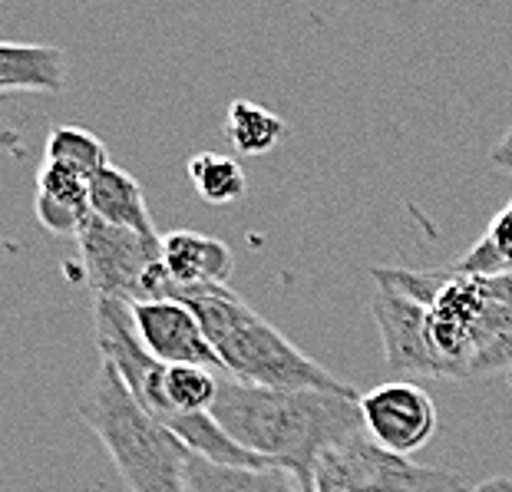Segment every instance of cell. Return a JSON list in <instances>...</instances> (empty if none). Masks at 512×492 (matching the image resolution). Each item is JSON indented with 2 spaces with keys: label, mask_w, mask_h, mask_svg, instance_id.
Here are the masks:
<instances>
[{
  "label": "cell",
  "mask_w": 512,
  "mask_h": 492,
  "mask_svg": "<svg viewBox=\"0 0 512 492\" xmlns=\"http://www.w3.org/2000/svg\"><path fill=\"white\" fill-rule=\"evenodd\" d=\"M453 268L460 271V275H476V278L512 271V202L506 209L496 212V218L486 228V235L479 238Z\"/></svg>",
  "instance_id": "obj_18"
},
{
  "label": "cell",
  "mask_w": 512,
  "mask_h": 492,
  "mask_svg": "<svg viewBox=\"0 0 512 492\" xmlns=\"http://www.w3.org/2000/svg\"><path fill=\"white\" fill-rule=\"evenodd\" d=\"M43 159L60 162V166L73 169L76 176H83L90 182L96 172H103L110 166V152L100 136H93L83 126H57L50 129L47 146H43Z\"/></svg>",
  "instance_id": "obj_17"
},
{
  "label": "cell",
  "mask_w": 512,
  "mask_h": 492,
  "mask_svg": "<svg viewBox=\"0 0 512 492\" xmlns=\"http://www.w3.org/2000/svg\"><path fill=\"white\" fill-rule=\"evenodd\" d=\"M212 420L248 453L288 469L304 492H311L314 463L324 450L364 433L357 390H275L238 384L225 374L219 380Z\"/></svg>",
  "instance_id": "obj_2"
},
{
  "label": "cell",
  "mask_w": 512,
  "mask_h": 492,
  "mask_svg": "<svg viewBox=\"0 0 512 492\" xmlns=\"http://www.w3.org/2000/svg\"><path fill=\"white\" fill-rule=\"evenodd\" d=\"M493 374H512V324L493 344L483 347L470 364V380L473 377H493Z\"/></svg>",
  "instance_id": "obj_19"
},
{
  "label": "cell",
  "mask_w": 512,
  "mask_h": 492,
  "mask_svg": "<svg viewBox=\"0 0 512 492\" xmlns=\"http://www.w3.org/2000/svg\"><path fill=\"white\" fill-rule=\"evenodd\" d=\"M76 413L100 436L129 492H189L192 450L129 393L110 364H100L86 384Z\"/></svg>",
  "instance_id": "obj_4"
},
{
  "label": "cell",
  "mask_w": 512,
  "mask_h": 492,
  "mask_svg": "<svg viewBox=\"0 0 512 492\" xmlns=\"http://www.w3.org/2000/svg\"><path fill=\"white\" fill-rule=\"evenodd\" d=\"M189 492H304L301 483L281 466H232L189 456Z\"/></svg>",
  "instance_id": "obj_14"
},
{
  "label": "cell",
  "mask_w": 512,
  "mask_h": 492,
  "mask_svg": "<svg viewBox=\"0 0 512 492\" xmlns=\"http://www.w3.org/2000/svg\"><path fill=\"white\" fill-rule=\"evenodd\" d=\"M37 222L47 228L50 235L76 238L80 228L90 218V182L76 176L73 169L60 166V162H47L37 172V199H34Z\"/></svg>",
  "instance_id": "obj_11"
},
{
  "label": "cell",
  "mask_w": 512,
  "mask_h": 492,
  "mask_svg": "<svg viewBox=\"0 0 512 492\" xmlns=\"http://www.w3.org/2000/svg\"><path fill=\"white\" fill-rule=\"evenodd\" d=\"M361 417L370 440L397 456H413L423 450L440 426L437 403L410 380H390V384L361 393Z\"/></svg>",
  "instance_id": "obj_7"
},
{
  "label": "cell",
  "mask_w": 512,
  "mask_h": 492,
  "mask_svg": "<svg viewBox=\"0 0 512 492\" xmlns=\"http://www.w3.org/2000/svg\"><path fill=\"white\" fill-rule=\"evenodd\" d=\"M129 314H133L136 337L162 364H195L222 374L219 357H215L209 337H205L199 317L189 304L176 298L136 301L129 304Z\"/></svg>",
  "instance_id": "obj_8"
},
{
  "label": "cell",
  "mask_w": 512,
  "mask_h": 492,
  "mask_svg": "<svg viewBox=\"0 0 512 492\" xmlns=\"http://www.w3.org/2000/svg\"><path fill=\"white\" fill-rule=\"evenodd\" d=\"M162 268H166V288H162V298H166L176 288L228 284L235 271V255L222 238L176 228L162 235Z\"/></svg>",
  "instance_id": "obj_10"
},
{
  "label": "cell",
  "mask_w": 512,
  "mask_h": 492,
  "mask_svg": "<svg viewBox=\"0 0 512 492\" xmlns=\"http://www.w3.org/2000/svg\"><path fill=\"white\" fill-rule=\"evenodd\" d=\"M370 314L377 321L387 367H394L397 374L437 377L427 351V308L420 301L377 284L374 301H370Z\"/></svg>",
  "instance_id": "obj_9"
},
{
  "label": "cell",
  "mask_w": 512,
  "mask_h": 492,
  "mask_svg": "<svg viewBox=\"0 0 512 492\" xmlns=\"http://www.w3.org/2000/svg\"><path fill=\"white\" fill-rule=\"evenodd\" d=\"M225 139L238 156H265L285 139V119L252 100H235L225 113Z\"/></svg>",
  "instance_id": "obj_15"
},
{
  "label": "cell",
  "mask_w": 512,
  "mask_h": 492,
  "mask_svg": "<svg viewBox=\"0 0 512 492\" xmlns=\"http://www.w3.org/2000/svg\"><path fill=\"white\" fill-rule=\"evenodd\" d=\"M90 212L103 222L129 228V232L156 238L159 228L152 222V212L146 205V192L129 172L116 169L113 162L103 172L90 179Z\"/></svg>",
  "instance_id": "obj_13"
},
{
  "label": "cell",
  "mask_w": 512,
  "mask_h": 492,
  "mask_svg": "<svg viewBox=\"0 0 512 492\" xmlns=\"http://www.w3.org/2000/svg\"><path fill=\"white\" fill-rule=\"evenodd\" d=\"M166 298H176L195 311L215 357H219L222 374L238 380V384L331 393L354 390L341 377H334L328 367H321L318 360H311L298 344H291V337H285L275 324L265 321L228 284L176 288Z\"/></svg>",
  "instance_id": "obj_3"
},
{
  "label": "cell",
  "mask_w": 512,
  "mask_h": 492,
  "mask_svg": "<svg viewBox=\"0 0 512 492\" xmlns=\"http://www.w3.org/2000/svg\"><path fill=\"white\" fill-rule=\"evenodd\" d=\"M483 288L493 294V298L503 304V308L512 311V271H503V275H489L483 278Z\"/></svg>",
  "instance_id": "obj_20"
},
{
  "label": "cell",
  "mask_w": 512,
  "mask_h": 492,
  "mask_svg": "<svg viewBox=\"0 0 512 492\" xmlns=\"http://www.w3.org/2000/svg\"><path fill=\"white\" fill-rule=\"evenodd\" d=\"M185 172H189V182L195 185V192L209 205H235L238 199H245V192H248L245 169L238 166V159L232 156L195 152Z\"/></svg>",
  "instance_id": "obj_16"
},
{
  "label": "cell",
  "mask_w": 512,
  "mask_h": 492,
  "mask_svg": "<svg viewBox=\"0 0 512 492\" xmlns=\"http://www.w3.org/2000/svg\"><path fill=\"white\" fill-rule=\"evenodd\" d=\"M83 278L93 298H116L126 304L159 301L166 288L162 235L149 238L90 215L76 235Z\"/></svg>",
  "instance_id": "obj_6"
},
{
  "label": "cell",
  "mask_w": 512,
  "mask_h": 492,
  "mask_svg": "<svg viewBox=\"0 0 512 492\" xmlns=\"http://www.w3.org/2000/svg\"><path fill=\"white\" fill-rule=\"evenodd\" d=\"M67 86V57L47 43L0 40V93H60Z\"/></svg>",
  "instance_id": "obj_12"
},
{
  "label": "cell",
  "mask_w": 512,
  "mask_h": 492,
  "mask_svg": "<svg viewBox=\"0 0 512 492\" xmlns=\"http://www.w3.org/2000/svg\"><path fill=\"white\" fill-rule=\"evenodd\" d=\"M493 162H496L499 169L512 172V129H509V133L493 146Z\"/></svg>",
  "instance_id": "obj_21"
},
{
  "label": "cell",
  "mask_w": 512,
  "mask_h": 492,
  "mask_svg": "<svg viewBox=\"0 0 512 492\" xmlns=\"http://www.w3.org/2000/svg\"><path fill=\"white\" fill-rule=\"evenodd\" d=\"M311 492H470V483L450 469L387 453L367 433H354L318 456Z\"/></svg>",
  "instance_id": "obj_5"
},
{
  "label": "cell",
  "mask_w": 512,
  "mask_h": 492,
  "mask_svg": "<svg viewBox=\"0 0 512 492\" xmlns=\"http://www.w3.org/2000/svg\"><path fill=\"white\" fill-rule=\"evenodd\" d=\"M93 324L96 351L103 364H110L123 377L129 393L162 426H169L195 456L232 466H271L261 456L248 453L245 446L228 440L222 426L212 420L222 374L195 364H162L152 357L136 337L126 301L93 298Z\"/></svg>",
  "instance_id": "obj_1"
}]
</instances>
